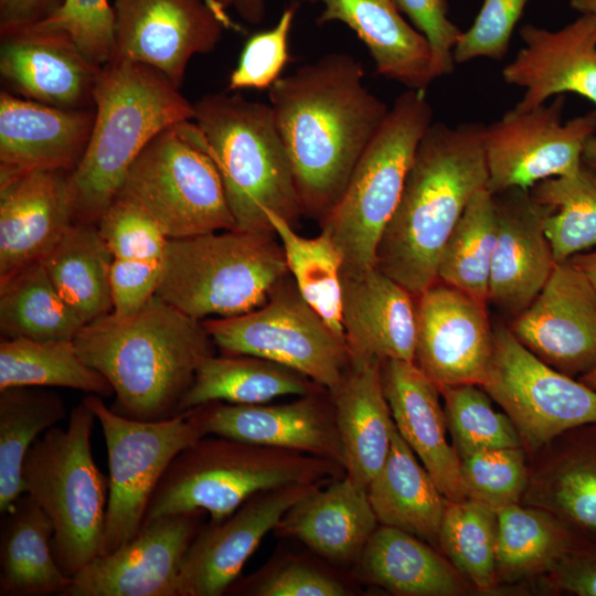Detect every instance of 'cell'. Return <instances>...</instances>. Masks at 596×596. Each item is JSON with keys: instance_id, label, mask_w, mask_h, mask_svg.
I'll use <instances>...</instances> for the list:
<instances>
[{"instance_id": "30bf717a", "label": "cell", "mask_w": 596, "mask_h": 596, "mask_svg": "<svg viewBox=\"0 0 596 596\" xmlns=\"http://www.w3.org/2000/svg\"><path fill=\"white\" fill-rule=\"evenodd\" d=\"M117 196L148 213L168 240L236 228L222 178L193 120L159 132L129 167Z\"/></svg>"}, {"instance_id": "603a6c76", "label": "cell", "mask_w": 596, "mask_h": 596, "mask_svg": "<svg viewBox=\"0 0 596 596\" xmlns=\"http://www.w3.org/2000/svg\"><path fill=\"white\" fill-rule=\"evenodd\" d=\"M95 108H61L0 93V178L32 170L72 172L87 148Z\"/></svg>"}, {"instance_id": "c3c4849f", "label": "cell", "mask_w": 596, "mask_h": 596, "mask_svg": "<svg viewBox=\"0 0 596 596\" xmlns=\"http://www.w3.org/2000/svg\"><path fill=\"white\" fill-rule=\"evenodd\" d=\"M36 28L66 33L82 53L98 65L111 55L115 11L108 0H64Z\"/></svg>"}, {"instance_id": "681fc988", "label": "cell", "mask_w": 596, "mask_h": 596, "mask_svg": "<svg viewBox=\"0 0 596 596\" xmlns=\"http://www.w3.org/2000/svg\"><path fill=\"white\" fill-rule=\"evenodd\" d=\"M96 225L114 258H163L167 236L148 213L127 199L116 196Z\"/></svg>"}, {"instance_id": "680465c9", "label": "cell", "mask_w": 596, "mask_h": 596, "mask_svg": "<svg viewBox=\"0 0 596 596\" xmlns=\"http://www.w3.org/2000/svg\"><path fill=\"white\" fill-rule=\"evenodd\" d=\"M568 260L587 277L596 291V251L578 253Z\"/></svg>"}, {"instance_id": "5bb4252c", "label": "cell", "mask_w": 596, "mask_h": 596, "mask_svg": "<svg viewBox=\"0 0 596 596\" xmlns=\"http://www.w3.org/2000/svg\"><path fill=\"white\" fill-rule=\"evenodd\" d=\"M565 97L531 109L513 107L483 127L482 142L492 194L529 191L549 178L578 170L584 147L596 134V110L562 121Z\"/></svg>"}, {"instance_id": "9f6ffc18", "label": "cell", "mask_w": 596, "mask_h": 596, "mask_svg": "<svg viewBox=\"0 0 596 596\" xmlns=\"http://www.w3.org/2000/svg\"><path fill=\"white\" fill-rule=\"evenodd\" d=\"M64 0H0V33L33 25L55 11Z\"/></svg>"}, {"instance_id": "f546056e", "label": "cell", "mask_w": 596, "mask_h": 596, "mask_svg": "<svg viewBox=\"0 0 596 596\" xmlns=\"http://www.w3.org/2000/svg\"><path fill=\"white\" fill-rule=\"evenodd\" d=\"M323 9L318 24L341 22L365 44L379 75L425 92L435 79L425 36L401 15L394 0H305Z\"/></svg>"}, {"instance_id": "836d02e7", "label": "cell", "mask_w": 596, "mask_h": 596, "mask_svg": "<svg viewBox=\"0 0 596 596\" xmlns=\"http://www.w3.org/2000/svg\"><path fill=\"white\" fill-rule=\"evenodd\" d=\"M3 515L0 595L63 596L72 577L62 571L54 556V529L49 517L25 492Z\"/></svg>"}, {"instance_id": "11a10c76", "label": "cell", "mask_w": 596, "mask_h": 596, "mask_svg": "<svg viewBox=\"0 0 596 596\" xmlns=\"http://www.w3.org/2000/svg\"><path fill=\"white\" fill-rule=\"evenodd\" d=\"M549 590L596 596V535H577L550 573L540 578Z\"/></svg>"}, {"instance_id": "bcb514c9", "label": "cell", "mask_w": 596, "mask_h": 596, "mask_svg": "<svg viewBox=\"0 0 596 596\" xmlns=\"http://www.w3.org/2000/svg\"><path fill=\"white\" fill-rule=\"evenodd\" d=\"M468 498L494 510L519 503L529 482V457L523 447L486 449L460 460Z\"/></svg>"}, {"instance_id": "d6a6232c", "label": "cell", "mask_w": 596, "mask_h": 596, "mask_svg": "<svg viewBox=\"0 0 596 596\" xmlns=\"http://www.w3.org/2000/svg\"><path fill=\"white\" fill-rule=\"evenodd\" d=\"M368 496L379 524L406 531L439 550V529L448 500L396 426L387 459L368 486Z\"/></svg>"}, {"instance_id": "9a60e30c", "label": "cell", "mask_w": 596, "mask_h": 596, "mask_svg": "<svg viewBox=\"0 0 596 596\" xmlns=\"http://www.w3.org/2000/svg\"><path fill=\"white\" fill-rule=\"evenodd\" d=\"M113 7L115 35L108 62L151 66L178 88L190 60L213 51L231 24L225 10L210 0H114Z\"/></svg>"}, {"instance_id": "ffe728a7", "label": "cell", "mask_w": 596, "mask_h": 596, "mask_svg": "<svg viewBox=\"0 0 596 596\" xmlns=\"http://www.w3.org/2000/svg\"><path fill=\"white\" fill-rule=\"evenodd\" d=\"M0 74L8 92L61 108L93 107L102 70L64 32L34 25L0 33Z\"/></svg>"}, {"instance_id": "74e56055", "label": "cell", "mask_w": 596, "mask_h": 596, "mask_svg": "<svg viewBox=\"0 0 596 596\" xmlns=\"http://www.w3.org/2000/svg\"><path fill=\"white\" fill-rule=\"evenodd\" d=\"M84 324L61 297L42 262L0 277L2 338L74 340Z\"/></svg>"}, {"instance_id": "e575fe53", "label": "cell", "mask_w": 596, "mask_h": 596, "mask_svg": "<svg viewBox=\"0 0 596 596\" xmlns=\"http://www.w3.org/2000/svg\"><path fill=\"white\" fill-rule=\"evenodd\" d=\"M323 390L304 374L267 359L212 354L198 368L179 405V414L211 402L259 404L279 396H302Z\"/></svg>"}, {"instance_id": "ba28073f", "label": "cell", "mask_w": 596, "mask_h": 596, "mask_svg": "<svg viewBox=\"0 0 596 596\" xmlns=\"http://www.w3.org/2000/svg\"><path fill=\"white\" fill-rule=\"evenodd\" d=\"M93 409L82 400L66 428L43 433L22 466L24 492L52 522L53 553L62 571L74 576L99 555L108 501V478L91 446Z\"/></svg>"}, {"instance_id": "f1b7e54d", "label": "cell", "mask_w": 596, "mask_h": 596, "mask_svg": "<svg viewBox=\"0 0 596 596\" xmlns=\"http://www.w3.org/2000/svg\"><path fill=\"white\" fill-rule=\"evenodd\" d=\"M377 526L368 488L344 475L306 494L274 531L297 539L329 561L347 563L359 558Z\"/></svg>"}, {"instance_id": "7a4b0ae2", "label": "cell", "mask_w": 596, "mask_h": 596, "mask_svg": "<svg viewBox=\"0 0 596 596\" xmlns=\"http://www.w3.org/2000/svg\"><path fill=\"white\" fill-rule=\"evenodd\" d=\"M73 341L111 384L110 408L147 422L179 414L198 368L216 348L201 320L157 295L132 313L111 311L84 324Z\"/></svg>"}, {"instance_id": "7bdbcfd3", "label": "cell", "mask_w": 596, "mask_h": 596, "mask_svg": "<svg viewBox=\"0 0 596 596\" xmlns=\"http://www.w3.org/2000/svg\"><path fill=\"white\" fill-rule=\"evenodd\" d=\"M267 217L300 295L334 332L344 337L342 258L334 244L323 233L315 238L297 234L292 224L274 213H268Z\"/></svg>"}, {"instance_id": "8992f818", "label": "cell", "mask_w": 596, "mask_h": 596, "mask_svg": "<svg viewBox=\"0 0 596 596\" xmlns=\"http://www.w3.org/2000/svg\"><path fill=\"white\" fill-rule=\"evenodd\" d=\"M345 475L321 457L206 436L182 449L161 478L143 524L167 514L202 510L212 523L232 514L253 494L285 485H322Z\"/></svg>"}, {"instance_id": "484cf974", "label": "cell", "mask_w": 596, "mask_h": 596, "mask_svg": "<svg viewBox=\"0 0 596 596\" xmlns=\"http://www.w3.org/2000/svg\"><path fill=\"white\" fill-rule=\"evenodd\" d=\"M498 212L488 302L512 318L535 299L555 265L541 222L540 206L529 191L493 194Z\"/></svg>"}, {"instance_id": "ac0fdd59", "label": "cell", "mask_w": 596, "mask_h": 596, "mask_svg": "<svg viewBox=\"0 0 596 596\" xmlns=\"http://www.w3.org/2000/svg\"><path fill=\"white\" fill-rule=\"evenodd\" d=\"M508 328L535 356L568 376L578 379L596 368V291L568 259L555 265Z\"/></svg>"}, {"instance_id": "6f0895ef", "label": "cell", "mask_w": 596, "mask_h": 596, "mask_svg": "<svg viewBox=\"0 0 596 596\" xmlns=\"http://www.w3.org/2000/svg\"><path fill=\"white\" fill-rule=\"evenodd\" d=\"M233 7L247 23L258 24L265 17V0H234Z\"/></svg>"}, {"instance_id": "52a82bcc", "label": "cell", "mask_w": 596, "mask_h": 596, "mask_svg": "<svg viewBox=\"0 0 596 596\" xmlns=\"http://www.w3.org/2000/svg\"><path fill=\"white\" fill-rule=\"evenodd\" d=\"M275 236L230 230L168 240L156 295L198 320L252 311L289 275Z\"/></svg>"}, {"instance_id": "7402d4cb", "label": "cell", "mask_w": 596, "mask_h": 596, "mask_svg": "<svg viewBox=\"0 0 596 596\" xmlns=\"http://www.w3.org/2000/svg\"><path fill=\"white\" fill-rule=\"evenodd\" d=\"M520 35L524 46L502 70L507 84L524 89L514 107L535 108L564 93L596 104L595 17L582 14L555 31L525 24Z\"/></svg>"}, {"instance_id": "be15d7a7", "label": "cell", "mask_w": 596, "mask_h": 596, "mask_svg": "<svg viewBox=\"0 0 596 596\" xmlns=\"http://www.w3.org/2000/svg\"><path fill=\"white\" fill-rule=\"evenodd\" d=\"M215 6L222 8L223 10H226L230 6H233L234 0H210Z\"/></svg>"}, {"instance_id": "f907efd6", "label": "cell", "mask_w": 596, "mask_h": 596, "mask_svg": "<svg viewBox=\"0 0 596 596\" xmlns=\"http://www.w3.org/2000/svg\"><path fill=\"white\" fill-rule=\"evenodd\" d=\"M230 594L252 596H345L348 585L334 575L295 557L234 582Z\"/></svg>"}, {"instance_id": "ab89813d", "label": "cell", "mask_w": 596, "mask_h": 596, "mask_svg": "<svg viewBox=\"0 0 596 596\" xmlns=\"http://www.w3.org/2000/svg\"><path fill=\"white\" fill-rule=\"evenodd\" d=\"M66 387L100 397L114 395L109 381L88 365L73 340L6 339L0 342V390Z\"/></svg>"}, {"instance_id": "f5cc1de1", "label": "cell", "mask_w": 596, "mask_h": 596, "mask_svg": "<svg viewBox=\"0 0 596 596\" xmlns=\"http://www.w3.org/2000/svg\"><path fill=\"white\" fill-rule=\"evenodd\" d=\"M427 40L432 52L434 78L450 75L455 67L454 50L462 31L448 18L445 0H394Z\"/></svg>"}, {"instance_id": "6125c7cd", "label": "cell", "mask_w": 596, "mask_h": 596, "mask_svg": "<svg viewBox=\"0 0 596 596\" xmlns=\"http://www.w3.org/2000/svg\"><path fill=\"white\" fill-rule=\"evenodd\" d=\"M581 382H583L588 387L596 391V368L587 372L586 374L578 377Z\"/></svg>"}, {"instance_id": "d6986e66", "label": "cell", "mask_w": 596, "mask_h": 596, "mask_svg": "<svg viewBox=\"0 0 596 596\" xmlns=\"http://www.w3.org/2000/svg\"><path fill=\"white\" fill-rule=\"evenodd\" d=\"M318 486L292 483L259 491L224 520L201 526L182 560L178 596L225 594L264 536Z\"/></svg>"}, {"instance_id": "b9f144b4", "label": "cell", "mask_w": 596, "mask_h": 596, "mask_svg": "<svg viewBox=\"0 0 596 596\" xmlns=\"http://www.w3.org/2000/svg\"><path fill=\"white\" fill-rule=\"evenodd\" d=\"M497 231L496 199L485 188L469 201L446 242L438 264L437 280L488 304Z\"/></svg>"}, {"instance_id": "83f0119b", "label": "cell", "mask_w": 596, "mask_h": 596, "mask_svg": "<svg viewBox=\"0 0 596 596\" xmlns=\"http://www.w3.org/2000/svg\"><path fill=\"white\" fill-rule=\"evenodd\" d=\"M522 504L556 517L577 535H596V423L568 429L529 458Z\"/></svg>"}, {"instance_id": "8fae6325", "label": "cell", "mask_w": 596, "mask_h": 596, "mask_svg": "<svg viewBox=\"0 0 596 596\" xmlns=\"http://www.w3.org/2000/svg\"><path fill=\"white\" fill-rule=\"evenodd\" d=\"M103 397L83 401L100 424L108 458V501L99 555L109 554L141 530L150 500L173 458L207 435L204 404L161 421L115 413Z\"/></svg>"}, {"instance_id": "e0dca14e", "label": "cell", "mask_w": 596, "mask_h": 596, "mask_svg": "<svg viewBox=\"0 0 596 596\" xmlns=\"http://www.w3.org/2000/svg\"><path fill=\"white\" fill-rule=\"evenodd\" d=\"M414 363L438 389L481 385L493 349L487 304L440 280L416 297Z\"/></svg>"}, {"instance_id": "7c38bea8", "label": "cell", "mask_w": 596, "mask_h": 596, "mask_svg": "<svg viewBox=\"0 0 596 596\" xmlns=\"http://www.w3.org/2000/svg\"><path fill=\"white\" fill-rule=\"evenodd\" d=\"M203 324L224 354L254 355L290 368L327 391L350 366L345 338L334 332L287 275L267 301L246 313Z\"/></svg>"}, {"instance_id": "60d3db41", "label": "cell", "mask_w": 596, "mask_h": 596, "mask_svg": "<svg viewBox=\"0 0 596 596\" xmlns=\"http://www.w3.org/2000/svg\"><path fill=\"white\" fill-rule=\"evenodd\" d=\"M556 263L596 245V173L586 166L529 190Z\"/></svg>"}, {"instance_id": "7dc6e473", "label": "cell", "mask_w": 596, "mask_h": 596, "mask_svg": "<svg viewBox=\"0 0 596 596\" xmlns=\"http://www.w3.org/2000/svg\"><path fill=\"white\" fill-rule=\"evenodd\" d=\"M298 3L285 8L277 23L253 34L244 44L236 67L230 75L227 92L269 88L289 61V34Z\"/></svg>"}, {"instance_id": "44dd1931", "label": "cell", "mask_w": 596, "mask_h": 596, "mask_svg": "<svg viewBox=\"0 0 596 596\" xmlns=\"http://www.w3.org/2000/svg\"><path fill=\"white\" fill-rule=\"evenodd\" d=\"M323 391L283 404L206 403V433L321 457L344 468L333 405Z\"/></svg>"}, {"instance_id": "8d00e7d4", "label": "cell", "mask_w": 596, "mask_h": 596, "mask_svg": "<svg viewBox=\"0 0 596 596\" xmlns=\"http://www.w3.org/2000/svg\"><path fill=\"white\" fill-rule=\"evenodd\" d=\"M113 259L97 225L73 223L41 262L61 297L86 324L114 310Z\"/></svg>"}, {"instance_id": "9c48e42d", "label": "cell", "mask_w": 596, "mask_h": 596, "mask_svg": "<svg viewBox=\"0 0 596 596\" xmlns=\"http://www.w3.org/2000/svg\"><path fill=\"white\" fill-rule=\"evenodd\" d=\"M433 124L425 92L396 97L356 162L338 201L321 219L342 258L341 273L376 267V251L402 194L417 146Z\"/></svg>"}, {"instance_id": "f35d334b", "label": "cell", "mask_w": 596, "mask_h": 596, "mask_svg": "<svg viewBox=\"0 0 596 596\" xmlns=\"http://www.w3.org/2000/svg\"><path fill=\"white\" fill-rule=\"evenodd\" d=\"M66 416L62 397L41 386L0 390V512L24 493L22 466L35 440Z\"/></svg>"}, {"instance_id": "f6af8a7d", "label": "cell", "mask_w": 596, "mask_h": 596, "mask_svg": "<svg viewBox=\"0 0 596 596\" xmlns=\"http://www.w3.org/2000/svg\"><path fill=\"white\" fill-rule=\"evenodd\" d=\"M439 392L459 460L486 449L522 447L510 417L493 408L491 397L481 386L460 384L441 387Z\"/></svg>"}, {"instance_id": "5b68a950", "label": "cell", "mask_w": 596, "mask_h": 596, "mask_svg": "<svg viewBox=\"0 0 596 596\" xmlns=\"http://www.w3.org/2000/svg\"><path fill=\"white\" fill-rule=\"evenodd\" d=\"M194 111L235 230L275 234L268 213L294 224L302 210L270 105L238 93H214L194 103Z\"/></svg>"}, {"instance_id": "1f68e13d", "label": "cell", "mask_w": 596, "mask_h": 596, "mask_svg": "<svg viewBox=\"0 0 596 596\" xmlns=\"http://www.w3.org/2000/svg\"><path fill=\"white\" fill-rule=\"evenodd\" d=\"M358 562L364 581L395 595L460 596L475 590L439 550L393 526L379 524Z\"/></svg>"}, {"instance_id": "94428289", "label": "cell", "mask_w": 596, "mask_h": 596, "mask_svg": "<svg viewBox=\"0 0 596 596\" xmlns=\"http://www.w3.org/2000/svg\"><path fill=\"white\" fill-rule=\"evenodd\" d=\"M570 6L582 14L596 18V0H570Z\"/></svg>"}, {"instance_id": "d4e9b609", "label": "cell", "mask_w": 596, "mask_h": 596, "mask_svg": "<svg viewBox=\"0 0 596 596\" xmlns=\"http://www.w3.org/2000/svg\"><path fill=\"white\" fill-rule=\"evenodd\" d=\"M342 326L351 363L414 362L416 297L374 267L341 273Z\"/></svg>"}, {"instance_id": "db71d44e", "label": "cell", "mask_w": 596, "mask_h": 596, "mask_svg": "<svg viewBox=\"0 0 596 596\" xmlns=\"http://www.w3.org/2000/svg\"><path fill=\"white\" fill-rule=\"evenodd\" d=\"M162 260L163 258L113 259L110 288L114 312L132 313L156 295L161 277Z\"/></svg>"}, {"instance_id": "4316f807", "label": "cell", "mask_w": 596, "mask_h": 596, "mask_svg": "<svg viewBox=\"0 0 596 596\" xmlns=\"http://www.w3.org/2000/svg\"><path fill=\"white\" fill-rule=\"evenodd\" d=\"M383 391L402 438L448 501L468 498L460 461L447 440V422L438 386L414 362H381Z\"/></svg>"}, {"instance_id": "816d5d0a", "label": "cell", "mask_w": 596, "mask_h": 596, "mask_svg": "<svg viewBox=\"0 0 596 596\" xmlns=\"http://www.w3.org/2000/svg\"><path fill=\"white\" fill-rule=\"evenodd\" d=\"M529 0H483L473 24L462 31L454 61L464 64L479 57L502 60L524 7Z\"/></svg>"}, {"instance_id": "2e32d148", "label": "cell", "mask_w": 596, "mask_h": 596, "mask_svg": "<svg viewBox=\"0 0 596 596\" xmlns=\"http://www.w3.org/2000/svg\"><path fill=\"white\" fill-rule=\"evenodd\" d=\"M206 512L158 517L118 550L72 576L63 596H178L181 563Z\"/></svg>"}, {"instance_id": "cb8c5ba5", "label": "cell", "mask_w": 596, "mask_h": 596, "mask_svg": "<svg viewBox=\"0 0 596 596\" xmlns=\"http://www.w3.org/2000/svg\"><path fill=\"white\" fill-rule=\"evenodd\" d=\"M70 172L0 178V277L41 262L74 223Z\"/></svg>"}, {"instance_id": "6da1fadb", "label": "cell", "mask_w": 596, "mask_h": 596, "mask_svg": "<svg viewBox=\"0 0 596 596\" xmlns=\"http://www.w3.org/2000/svg\"><path fill=\"white\" fill-rule=\"evenodd\" d=\"M363 79L361 62L328 53L268 88L302 214L328 213L390 110Z\"/></svg>"}, {"instance_id": "4fadbf2b", "label": "cell", "mask_w": 596, "mask_h": 596, "mask_svg": "<svg viewBox=\"0 0 596 596\" xmlns=\"http://www.w3.org/2000/svg\"><path fill=\"white\" fill-rule=\"evenodd\" d=\"M480 386L510 417L529 458L562 433L596 423V391L544 363L504 324L493 327Z\"/></svg>"}, {"instance_id": "277c9868", "label": "cell", "mask_w": 596, "mask_h": 596, "mask_svg": "<svg viewBox=\"0 0 596 596\" xmlns=\"http://www.w3.org/2000/svg\"><path fill=\"white\" fill-rule=\"evenodd\" d=\"M93 102L92 135L68 184L74 223L96 225L143 148L162 130L193 120L195 111L166 75L129 61L103 65Z\"/></svg>"}, {"instance_id": "3957f363", "label": "cell", "mask_w": 596, "mask_h": 596, "mask_svg": "<svg viewBox=\"0 0 596 596\" xmlns=\"http://www.w3.org/2000/svg\"><path fill=\"white\" fill-rule=\"evenodd\" d=\"M483 127L433 123L417 146L376 251V268L415 297L437 281L446 242L472 196L487 188Z\"/></svg>"}, {"instance_id": "91938a15", "label": "cell", "mask_w": 596, "mask_h": 596, "mask_svg": "<svg viewBox=\"0 0 596 596\" xmlns=\"http://www.w3.org/2000/svg\"><path fill=\"white\" fill-rule=\"evenodd\" d=\"M582 162L596 173V136H593L586 142L582 155Z\"/></svg>"}, {"instance_id": "d590c367", "label": "cell", "mask_w": 596, "mask_h": 596, "mask_svg": "<svg viewBox=\"0 0 596 596\" xmlns=\"http://www.w3.org/2000/svg\"><path fill=\"white\" fill-rule=\"evenodd\" d=\"M496 511L499 588L539 581L574 543V532L545 510L519 502Z\"/></svg>"}, {"instance_id": "4dcf8cb0", "label": "cell", "mask_w": 596, "mask_h": 596, "mask_svg": "<svg viewBox=\"0 0 596 596\" xmlns=\"http://www.w3.org/2000/svg\"><path fill=\"white\" fill-rule=\"evenodd\" d=\"M328 392L343 447L345 475L368 488L387 459L395 428L383 391L381 362L350 363Z\"/></svg>"}, {"instance_id": "ee69618b", "label": "cell", "mask_w": 596, "mask_h": 596, "mask_svg": "<svg viewBox=\"0 0 596 596\" xmlns=\"http://www.w3.org/2000/svg\"><path fill=\"white\" fill-rule=\"evenodd\" d=\"M439 550L475 590L499 589L496 575L497 511L472 498L447 501Z\"/></svg>"}]
</instances>
